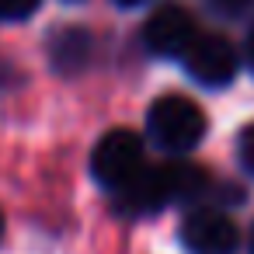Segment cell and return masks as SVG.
I'll use <instances>...</instances> for the list:
<instances>
[{"label":"cell","instance_id":"6da1fadb","mask_svg":"<svg viewBox=\"0 0 254 254\" xmlns=\"http://www.w3.org/2000/svg\"><path fill=\"white\" fill-rule=\"evenodd\" d=\"M209 188V174L188 160H167L150 171H139L126 188L115 191V209L122 216H150L174 202L202 198Z\"/></svg>","mask_w":254,"mask_h":254},{"label":"cell","instance_id":"7a4b0ae2","mask_svg":"<svg viewBox=\"0 0 254 254\" xmlns=\"http://www.w3.org/2000/svg\"><path fill=\"white\" fill-rule=\"evenodd\" d=\"M146 132L167 153L195 150L202 143V136H205V112L185 94H164V98H157L150 105Z\"/></svg>","mask_w":254,"mask_h":254},{"label":"cell","instance_id":"3957f363","mask_svg":"<svg viewBox=\"0 0 254 254\" xmlns=\"http://www.w3.org/2000/svg\"><path fill=\"white\" fill-rule=\"evenodd\" d=\"M143 171V139L132 129H112L91 153V174L101 188L119 191Z\"/></svg>","mask_w":254,"mask_h":254},{"label":"cell","instance_id":"277c9868","mask_svg":"<svg viewBox=\"0 0 254 254\" xmlns=\"http://www.w3.org/2000/svg\"><path fill=\"white\" fill-rule=\"evenodd\" d=\"M185 60V73L202 87H223L237 77V49L223 35H198Z\"/></svg>","mask_w":254,"mask_h":254},{"label":"cell","instance_id":"5b68a950","mask_svg":"<svg viewBox=\"0 0 254 254\" xmlns=\"http://www.w3.org/2000/svg\"><path fill=\"white\" fill-rule=\"evenodd\" d=\"M195 39V18L181 4H160L143 25V46L153 56H185Z\"/></svg>","mask_w":254,"mask_h":254},{"label":"cell","instance_id":"8992f818","mask_svg":"<svg viewBox=\"0 0 254 254\" xmlns=\"http://www.w3.org/2000/svg\"><path fill=\"white\" fill-rule=\"evenodd\" d=\"M237 244V223L216 209H195L181 223V247L188 254H233Z\"/></svg>","mask_w":254,"mask_h":254},{"label":"cell","instance_id":"52a82bcc","mask_svg":"<svg viewBox=\"0 0 254 254\" xmlns=\"http://www.w3.org/2000/svg\"><path fill=\"white\" fill-rule=\"evenodd\" d=\"M87 53H91V39L84 28H66L53 39V66L60 70H77L87 63Z\"/></svg>","mask_w":254,"mask_h":254},{"label":"cell","instance_id":"ba28073f","mask_svg":"<svg viewBox=\"0 0 254 254\" xmlns=\"http://www.w3.org/2000/svg\"><path fill=\"white\" fill-rule=\"evenodd\" d=\"M42 0H0V18H7V21H25L39 11Z\"/></svg>","mask_w":254,"mask_h":254},{"label":"cell","instance_id":"9c48e42d","mask_svg":"<svg viewBox=\"0 0 254 254\" xmlns=\"http://www.w3.org/2000/svg\"><path fill=\"white\" fill-rule=\"evenodd\" d=\"M237 153H240V164L254 174V122L240 132V143H237Z\"/></svg>","mask_w":254,"mask_h":254},{"label":"cell","instance_id":"30bf717a","mask_svg":"<svg viewBox=\"0 0 254 254\" xmlns=\"http://www.w3.org/2000/svg\"><path fill=\"white\" fill-rule=\"evenodd\" d=\"M209 7L216 14H223V18H237V14H244L251 7V0H209Z\"/></svg>","mask_w":254,"mask_h":254},{"label":"cell","instance_id":"8fae6325","mask_svg":"<svg viewBox=\"0 0 254 254\" xmlns=\"http://www.w3.org/2000/svg\"><path fill=\"white\" fill-rule=\"evenodd\" d=\"M247 63H251V70H254V28H251V35H247Z\"/></svg>","mask_w":254,"mask_h":254},{"label":"cell","instance_id":"7c38bea8","mask_svg":"<svg viewBox=\"0 0 254 254\" xmlns=\"http://www.w3.org/2000/svg\"><path fill=\"white\" fill-rule=\"evenodd\" d=\"M119 7H139V4H146V0H115Z\"/></svg>","mask_w":254,"mask_h":254},{"label":"cell","instance_id":"4fadbf2b","mask_svg":"<svg viewBox=\"0 0 254 254\" xmlns=\"http://www.w3.org/2000/svg\"><path fill=\"white\" fill-rule=\"evenodd\" d=\"M251 251H254V230H251Z\"/></svg>","mask_w":254,"mask_h":254},{"label":"cell","instance_id":"5bb4252c","mask_svg":"<svg viewBox=\"0 0 254 254\" xmlns=\"http://www.w3.org/2000/svg\"><path fill=\"white\" fill-rule=\"evenodd\" d=\"M0 233H4V216H0Z\"/></svg>","mask_w":254,"mask_h":254}]
</instances>
